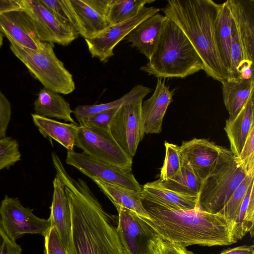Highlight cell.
<instances>
[{"instance_id": "obj_1", "label": "cell", "mask_w": 254, "mask_h": 254, "mask_svg": "<svg viewBox=\"0 0 254 254\" xmlns=\"http://www.w3.org/2000/svg\"><path fill=\"white\" fill-rule=\"evenodd\" d=\"M52 158L69 201L71 228L67 254H124L114 216L107 212L86 182L76 180L55 153Z\"/></svg>"}, {"instance_id": "obj_2", "label": "cell", "mask_w": 254, "mask_h": 254, "mask_svg": "<svg viewBox=\"0 0 254 254\" xmlns=\"http://www.w3.org/2000/svg\"><path fill=\"white\" fill-rule=\"evenodd\" d=\"M150 216L144 218L152 231L170 241L186 247L191 245L212 247L234 244L233 224L223 216L201 210L181 209L142 197Z\"/></svg>"}, {"instance_id": "obj_3", "label": "cell", "mask_w": 254, "mask_h": 254, "mask_svg": "<svg viewBox=\"0 0 254 254\" xmlns=\"http://www.w3.org/2000/svg\"><path fill=\"white\" fill-rule=\"evenodd\" d=\"M221 3L212 0H170L162 10L184 32L200 57L206 74L220 82L228 73L216 37Z\"/></svg>"}, {"instance_id": "obj_4", "label": "cell", "mask_w": 254, "mask_h": 254, "mask_svg": "<svg viewBox=\"0 0 254 254\" xmlns=\"http://www.w3.org/2000/svg\"><path fill=\"white\" fill-rule=\"evenodd\" d=\"M202 61L182 30L167 17L156 48L140 70L157 78H184L201 70Z\"/></svg>"}, {"instance_id": "obj_5", "label": "cell", "mask_w": 254, "mask_h": 254, "mask_svg": "<svg viewBox=\"0 0 254 254\" xmlns=\"http://www.w3.org/2000/svg\"><path fill=\"white\" fill-rule=\"evenodd\" d=\"M247 174L231 150L222 146L212 170L201 182L197 206L205 212L217 213Z\"/></svg>"}, {"instance_id": "obj_6", "label": "cell", "mask_w": 254, "mask_h": 254, "mask_svg": "<svg viewBox=\"0 0 254 254\" xmlns=\"http://www.w3.org/2000/svg\"><path fill=\"white\" fill-rule=\"evenodd\" d=\"M9 41L13 54L44 88L64 95L75 90L73 76L56 55L54 44L43 42L40 49L35 50Z\"/></svg>"}, {"instance_id": "obj_7", "label": "cell", "mask_w": 254, "mask_h": 254, "mask_svg": "<svg viewBox=\"0 0 254 254\" xmlns=\"http://www.w3.org/2000/svg\"><path fill=\"white\" fill-rule=\"evenodd\" d=\"M231 16V63L229 79L244 61L254 63V0H228ZM227 78V79H228Z\"/></svg>"}, {"instance_id": "obj_8", "label": "cell", "mask_w": 254, "mask_h": 254, "mask_svg": "<svg viewBox=\"0 0 254 254\" xmlns=\"http://www.w3.org/2000/svg\"><path fill=\"white\" fill-rule=\"evenodd\" d=\"M75 146L96 159L127 172L132 171L133 158L122 149L110 131L79 126Z\"/></svg>"}, {"instance_id": "obj_9", "label": "cell", "mask_w": 254, "mask_h": 254, "mask_svg": "<svg viewBox=\"0 0 254 254\" xmlns=\"http://www.w3.org/2000/svg\"><path fill=\"white\" fill-rule=\"evenodd\" d=\"M0 225L13 241L26 234H39L44 237L51 227L50 219L36 216L33 210L25 207L16 197L5 195L0 205Z\"/></svg>"}, {"instance_id": "obj_10", "label": "cell", "mask_w": 254, "mask_h": 254, "mask_svg": "<svg viewBox=\"0 0 254 254\" xmlns=\"http://www.w3.org/2000/svg\"><path fill=\"white\" fill-rule=\"evenodd\" d=\"M144 97L124 103L119 108L110 126V131L122 149L131 157L136 154L144 133L141 122V107Z\"/></svg>"}, {"instance_id": "obj_11", "label": "cell", "mask_w": 254, "mask_h": 254, "mask_svg": "<svg viewBox=\"0 0 254 254\" xmlns=\"http://www.w3.org/2000/svg\"><path fill=\"white\" fill-rule=\"evenodd\" d=\"M160 9L144 6L135 15L124 21L109 25L93 37L85 39L88 51L92 58L104 63L114 55L115 47L137 25L150 16L158 13Z\"/></svg>"}, {"instance_id": "obj_12", "label": "cell", "mask_w": 254, "mask_h": 254, "mask_svg": "<svg viewBox=\"0 0 254 254\" xmlns=\"http://www.w3.org/2000/svg\"><path fill=\"white\" fill-rule=\"evenodd\" d=\"M65 161L91 179L102 181L140 191L141 186L131 172L123 170L104 161L96 159L84 152L67 151Z\"/></svg>"}, {"instance_id": "obj_13", "label": "cell", "mask_w": 254, "mask_h": 254, "mask_svg": "<svg viewBox=\"0 0 254 254\" xmlns=\"http://www.w3.org/2000/svg\"><path fill=\"white\" fill-rule=\"evenodd\" d=\"M21 5L31 16L41 41L66 46L78 37L74 29L59 20L40 0H21Z\"/></svg>"}, {"instance_id": "obj_14", "label": "cell", "mask_w": 254, "mask_h": 254, "mask_svg": "<svg viewBox=\"0 0 254 254\" xmlns=\"http://www.w3.org/2000/svg\"><path fill=\"white\" fill-rule=\"evenodd\" d=\"M116 207L117 232L124 254H148V242L153 232L144 218L126 208Z\"/></svg>"}, {"instance_id": "obj_15", "label": "cell", "mask_w": 254, "mask_h": 254, "mask_svg": "<svg viewBox=\"0 0 254 254\" xmlns=\"http://www.w3.org/2000/svg\"><path fill=\"white\" fill-rule=\"evenodd\" d=\"M0 32L9 41L23 48L37 50L43 43L39 38L31 16L22 8L0 15Z\"/></svg>"}, {"instance_id": "obj_16", "label": "cell", "mask_w": 254, "mask_h": 254, "mask_svg": "<svg viewBox=\"0 0 254 254\" xmlns=\"http://www.w3.org/2000/svg\"><path fill=\"white\" fill-rule=\"evenodd\" d=\"M84 39L94 37L109 25L107 18L111 0H67Z\"/></svg>"}, {"instance_id": "obj_17", "label": "cell", "mask_w": 254, "mask_h": 254, "mask_svg": "<svg viewBox=\"0 0 254 254\" xmlns=\"http://www.w3.org/2000/svg\"><path fill=\"white\" fill-rule=\"evenodd\" d=\"M222 147L203 138L183 141L179 146L181 162L189 165L202 182L214 166Z\"/></svg>"}, {"instance_id": "obj_18", "label": "cell", "mask_w": 254, "mask_h": 254, "mask_svg": "<svg viewBox=\"0 0 254 254\" xmlns=\"http://www.w3.org/2000/svg\"><path fill=\"white\" fill-rule=\"evenodd\" d=\"M174 94V90H170L165 79L157 78L153 94L142 104L141 122L144 134L161 132L163 120Z\"/></svg>"}, {"instance_id": "obj_19", "label": "cell", "mask_w": 254, "mask_h": 254, "mask_svg": "<svg viewBox=\"0 0 254 254\" xmlns=\"http://www.w3.org/2000/svg\"><path fill=\"white\" fill-rule=\"evenodd\" d=\"M167 17L157 13L137 25L125 38L149 60L164 29Z\"/></svg>"}, {"instance_id": "obj_20", "label": "cell", "mask_w": 254, "mask_h": 254, "mask_svg": "<svg viewBox=\"0 0 254 254\" xmlns=\"http://www.w3.org/2000/svg\"><path fill=\"white\" fill-rule=\"evenodd\" d=\"M53 193L49 219L51 227H55L63 244L68 248L71 228V211L64 186L56 175L53 182Z\"/></svg>"}, {"instance_id": "obj_21", "label": "cell", "mask_w": 254, "mask_h": 254, "mask_svg": "<svg viewBox=\"0 0 254 254\" xmlns=\"http://www.w3.org/2000/svg\"><path fill=\"white\" fill-rule=\"evenodd\" d=\"M254 127L253 94L235 116L226 120L224 130L230 142V150L235 157L239 155L249 132Z\"/></svg>"}, {"instance_id": "obj_22", "label": "cell", "mask_w": 254, "mask_h": 254, "mask_svg": "<svg viewBox=\"0 0 254 254\" xmlns=\"http://www.w3.org/2000/svg\"><path fill=\"white\" fill-rule=\"evenodd\" d=\"M100 190L112 202L115 207L129 209L139 216L150 219V216L143 206L141 191H138L120 186L92 179Z\"/></svg>"}, {"instance_id": "obj_23", "label": "cell", "mask_w": 254, "mask_h": 254, "mask_svg": "<svg viewBox=\"0 0 254 254\" xmlns=\"http://www.w3.org/2000/svg\"><path fill=\"white\" fill-rule=\"evenodd\" d=\"M35 114L76 124L71 117L73 111L69 103L60 94L45 88L40 89L34 103Z\"/></svg>"}, {"instance_id": "obj_24", "label": "cell", "mask_w": 254, "mask_h": 254, "mask_svg": "<svg viewBox=\"0 0 254 254\" xmlns=\"http://www.w3.org/2000/svg\"><path fill=\"white\" fill-rule=\"evenodd\" d=\"M32 120L41 134L50 140L54 139L68 151H73L79 126L66 124L52 119L31 114Z\"/></svg>"}, {"instance_id": "obj_25", "label": "cell", "mask_w": 254, "mask_h": 254, "mask_svg": "<svg viewBox=\"0 0 254 254\" xmlns=\"http://www.w3.org/2000/svg\"><path fill=\"white\" fill-rule=\"evenodd\" d=\"M221 83L224 104L229 118L234 117L254 94V78L227 79Z\"/></svg>"}, {"instance_id": "obj_26", "label": "cell", "mask_w": 254, "mask_h": 254, "mask_svg": "<svg viewBox=\"0 0 254 254\" xmlns=\"http://www.w3.org/2000/svg\"><path fill=\"white\" fill-rule=\"evenodd\" d=\"M142 197L181 209L197 207V197L183 194L164 187L159 181L148 182L142 186Z\"/></svg>"}, {"instance_id": "obj_27", "label": "cell", "mask_w": 254, "mask_h": 254, "mask_svg": "<svg viewBox=\"0 0 254 254\" xmlns=\"http://www.w3.org/2000/svg\"><path fill=\"white\" fill-rule=\"evenodd\" d=\"M216 37L219 53L229 78L232 67L231 16L228 0L221 3L216 23Z\"/></svg>"}, {"instance_id": "obj_28", "label": "cell", "mask_w": 254, "mask_h": 254, "mask_svg": "<svg viewBox=\"0 0 254 254\" xmlns=\"http://www.w3.org/2000/svg\"><path fill=\"white\" fill-rule=\"evenodd\" d=\"M152 89L142 84L134 86L129 92L121 98L113 101L95 105H85L77 106L73 110V114L79 124L84 119L98 112L118 108L124 103L133 99L144 97L150 93Z\"/></svg>"}, {"instance_id": "obj_29", "label": "cell", "mask_w": 254, "mask_h": 254, "mask_svg": "<svg viewBox=\"0 0 254 254\" xmlns=\"http://www.w3.org/2000/svg\"><path fill=\"white\" fill-rule=\"evenodd\" d=\"M165 188L175 192L190 196H198L201 182L191 168L182 163L178 173L171 178L160 181Z\"/></svg>"}, {"instance_id": "obj_30", "label": "cell", "mask_w": 254, "mask_h": 254, "mask_svg": "<svg viewBox=\"0 0 254 254\" xmlns=\"http://www.w3.org/2000/svg\"><path fill=\"white\" fill-rule=\"evenodd\" d=\"M155 0H111L107 18L110 25L127 20L137 14L147 4Z\"/></svg>"}, {"instance_id": "obj_31", "label": "cell", "mask_w": 254, "mask_h": 254, "mask_svg": "<svg viewBox=\"0 0 254 254\" xmlns=\"http://www.w3.org/2000/svg\"><path fill=\"white\" fill-rule=\"evenodd\" d=\"M254 180V171L247 174L227 202L217 213L223 216L233 224L237 217L241 205L251 183Z\"/></svg>"}, {"instance_id": "obj_32", "label": "cell", "mask_w": 254, "mask_h": 254, "mask_svg": "<svg viewBox=\"0 0 254 254\" xmlns=\"http://www.w3.org/2000/svg\"><path fill=\"white\" fill-rule=\"evenodd\" d=\"M166 153L164 164L161 168L160 180L163 181L171 178L180 170L182 162L179 146L165 142Z\"/></svg>"}, {"instance_id": "obj_33", "label": "cell", "mask_w": 254, "mask_h": 254, "mask_svg": "<svg viewBox=\"0 0 254 254\" xmlns=\"http://www.w3.org/2000/svg\"><path fill=\"white\" fill-rule=\"evenodd\" d=\"M147 250L148 254H194L186 247L154 233L148 241Z\"/></svg>"}, {"instance_id": "obj_34", "label": "cell", "mask_w": 254, "mask_h": 254, "mask_svg": "<svg viewBox=\"0 0 254 254\" xmlns=\"http://www.w3.org/2000/svg\"><path fill=\"white\" fill-rule=\"evenodd\" d=\"M40 1L59 20L72 27L78 33V23L67 0H40Z\"/></svg>"}, {"instance_id": "obj_35", "label": "cell", "mask_w": 254, "mask_h": 254, "mask_svg": "<svg viewBox=\"0 0 254 254\" xmlns=\"http://www.w3.org/2000/svg\"><path fill=\"white\" fill-rule=\"evenodd\" d=\"M19 144L11 137L0 138V170L9 168L21 160Z\"/></svg>"}, {"instance_id": "obj_36", "label": "cell", "mask_w": 254, "mask_h": 254, "mask_svg": "<svg viewBox=\"0 0 254 254\" xmlns=\"http://www.w3.org/2000/svg\"><path fill=\"white\" fill-rule=\"evenodd\" d=\"M119 107L102 111L90 115L83 120L79 124V126L110 131L111 123Z\"/></svg>"}, {"instance_id": "obj_37", "label": "cell", "mask_w": 254, "mask_h": 254, "mask_svg": "<svg viewBox=\"0 0 254 254\" xmlns=\"http://www.w3.org/2000/svg\"><path fill=\"white\" fill-rule=\"evenodd\" d=\"M236 159L247 174L254 171V127L249 132Z\"/></svg>"}, {"instance_id": "obj_38", "label": "cell", "mask_w": 254, "mask_h": 254, "mask_svg": "<svg viewBox=\"0 0 254 254\" xmlns=\"http://www.w3.org/2000/svg\"><path fill=\"white\" fill-rule=\"evenodd\" d=\"M46 254H67L56 228L52 227L45 237Z\"/></svg>"}, {"instance_id": "obj_39", "label": "cell", "mask_w": 254, "mask_h": 254, "mask_svg": "<svg viewBox=\"0 0 254 254\" xmlns=\"http://www.w3.org/2000/svg\"><path fill=\"white\" fill-rule=\"evenodd\" d=\"M11 116L10 103L0 91V138L6 136V131L10 121Z\"/></svg>"}, {"instance_id": "obj_40", "label": "cell", "mask_w": 254, "mask_h": 254, "mask_svg": "<svg viewBox=\"0 0 254 254\" xmlns=\"http://www.w3.org/2000/svg\"><path fill=\"white\" fill-rule=\"evenodd\" d=\"M0 254H22V249L12 240L0 225Z\"/></svg>"}, {"instance_id": "obj_41", "label": "cell", "mask_w": 254, "mask_h": 254, "mask_svg": "<svg viewBox=\"0 0 254 254\" xmlns=\"http://www.w3.org/2000/svg\"><path fill=\"white\" fill-rule=\"evenodd\" d=\"M254 63L244 61L236 68V78L248 80L254 78Z\"/></svg>"}, {"instance_id": "obj_42", "label": "cell", "mask_w": 254, "mask_h": 254, "mask_svg": "<svg viewBox=\"0 0 254 254\" xmlns=\"http://www.w3.org/2000/svg\"><path fill=\"white\" fill-rule=\"evenodd\" d=\"M21 8V0H0V15Z\"/></svg>"}, {"instance_id": "obj_43", "label": "cell", "mask_w": 254, "mask_h": 254, "mask_svg": "<svg viewBox=\"0 0 254 254\" xmlns=\"http://www.w3.org/2000/svg\"><path fill=\"white\" fill-rule=\"evenodd\" d=\"M254 252V246L244 245L226 250L219 254H251Z\"/></svg>"}, {"instance_id": "obj_44", "label": "cell", "mask_w": 254, "mask_h": 254, "mask_svg": "<svg viewBox=\"0 0 254 254\" xmlns=\"http://www.w3.org/2000/svg\"><path fill=\"white\" fill-rule=\"evenodd\" d=\"M3 34L0 32V48L3 44Z\"/></svg>"}, {"instance_id": "obj_45", "label": "cell", "mask_w": 254, "mask_h": 254, "mask_svg": "<svg viewBox=\"0 0 254 254\" xmlns=\"http://www.w3.org/2000/svg\"><path fill=\"white\" fill-rule=\"evenodd\" d=\"M251 254H254V252H252Z\"/></svg>"}]
</instances>
